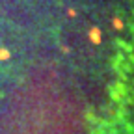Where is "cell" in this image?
Segmentation results:
<instances>
[{"instance_id": "6da1fadb", "label": "cell", "mask_w": 134, "mask_h": 134, "mask_svg": "<svg viewBox=\"0 0 134 134\" xmlns=\"http://www.w3.org/2000/svg\"><path fill=\"white\" fill-rule=\"evenodd\" d=\"M90 41H91L93 45H99V43H100V30H99L97 26L90 28Z\"/></svg>"}, {"instance_id": "7a4b0ae2", "label": "cell", "mask_w": 134, "mask_h": 134, "mask_svg": "<svg viewBox=\"0 0 134 134\" xmlns=\"http://www.w3.org/2000/svg\"><path fill=\"white\" fill-rule=\"evenodd\" d=\"M112 26H114L115 30H123V28H125L123 21H121V19H117V17H114V19H112Z\"/></svg>"}, {"instance_id": "3957f363", "label": "cell", "mask_w": 134, "mask_h": 134, "mask_svg": "<svg viewBox=\"0 0 134 134\" xmlns=\"http://www.w3.org/2000/svg\"><path fill=\"white\" fill-rule=\"evenodd\" d=\"M9 56H11V52L8 48H0V62H6V60H9Z\"/></svg>"}, {"instance_id": "277c9868", "label": "cell", "mask_w": 134, "mask_h": 134, "mask_svg": "<svg viewBox=\"0 0 134 134\" xmlns=\"http://www.w3.org/2000/svg\"><path fill=\"white\" fill-rule=\"evenodd\" d=\"M67 15H69V17H76V11H75V9H73V8H71V9H69V11H67Z\"/></svg>"}]
</instances>
